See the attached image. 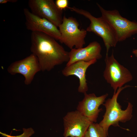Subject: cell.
<instances>
[{
	"instance_id": "1",
	"label": "cell",
	"mask_w": 137,
	"mask_h": 137,
	"mask_svg": "<svg viewBox=\"0 0 137 137\" xmlns=\"http://www.w3.org/2000/svg\"><path fill=\"white\" fill-rule=\"evenodd\" d=\"M30 50L37 57L41 71H49L69 60V52L56 40L42 32H32Z\"/></svg>"
},
{
	"instance_id": "2",
	"label": "cell",
	"mask_w": 137,
	"mask_h": 137,
	"mask_svg": "<svg viewBox=\"0 0 137 137\" xmlns=\"http://www.w3.org/2000/svg\"><path fill=\"white\" fill-rule=\"evenodd\" d=\"M130 87L129 85H126L118 88L116 93H113L112 97L108 98L103 104L106 108V111L103 119L99 124L108 133L109 128L111 126H119V122H126L130 120L132 117V104L129 102L126 109L123 110L117 101L120 92L125 89Z\"/></svg>"
},
{
	"instance_id": "3",
	"label": "cell",
	"mask_w": 137,
	"mask_h": 137,
	"mask_svg": "<svg viewBox=\"0 0 137 137\" xmlns=\"http://www.w3.org/2000/svg\"><path fill=\"white\" fill-rule=\"evenodd\" d=\"M68 8L89 20L90 23L86 31L93 32L102 38L106 48V55H108L110 48L115 47L118 42L116 33L110 24L101 16L96 18L83 9L74 6Z\"/></svg>"
},
{
	"instance_id": "4",
	"label": "cell",
	"mask_w": 137,
	"mask_h": 137,
	"mask_svg": "<svg viewBox=\"0 0 137 137\" xmlns=\"http://www.w3.org/2000/svg\"><path fill=\"white\" fill-rule=\"evenodd\" d=\"M101 16L111 25L114 31L118 42H122L137 34V22L122 17L116 9L107 10L96 3Z\"/></svg>"
},
{
	"instance_id": "5",
	"label": "cell",
	"mask_w": 137,
	"mask_h": 137,
	"mask_svg": "<svg viewBox=\"0 0 137 137\" xmlns=\"http://www.w3.org/2000/svg\"><path fill=\"white\" fill-rule=\"evenodd\" d=\"M105 61L106 66L103 76L114 90V93H115L117 89L131 81L133 76L128 69L115 59L113 51L110 56L106 55Z\"/></svg>"
},
{
	"instance_id": "6",
	"label": "cell",
	"mask_w": 137,
	"mask_h": 137,
	"mask_svg": "<svg viewBox=\"0 0 137 137\" xmlns=\"http://www.w3.org/2000/svg\"><path fill=\"white\" fill-rule=\"evenodd\" d=\"M79 25L75 18H67L64 15L62 23L58 27L61 35L60 41L71 49L74 46L76 49L82 48L85 44V39L87 31L84 29H79Z\"/></svg>"
},
{
	"instance_id": "7",
	"label": "cell",
	"mask_w": 137,
	"mask_h": 137,
	"mask_svg": "<svg viewBox=\"0 0 137 137\" xmlns=\"http://www.w3.org/2000/svg\"><path fill=\"white\" fill-rule=\"evenodd\" d=\"M28 6L33 14L49 21L57 27L62 23L63 10L53 0H29Z\"/></svg>"
},
{
	"instance_id": "8",
	"label": "cell",
	"mask_w": 137,
	"mask_h": 137,
	"mask_svg": "<svg viewBox=\"0 0 137 137\" xmlns=\"http://www.w3.org/2000/svg\"><path fill=\"white\" fill-rule=\"evenodd\" d=\"M64 137H84L92 123L77 110L68 112L63 117Z\"/></svg>"
},
{
	"instance_id": "9",
	"label": "cell",
	"mask_w": 137,
	"mask_h": 137,
	"mask_svg": "<svg viewBox=\"0 0 137 137\" xmlns=\"http://www.w3.org/2000/svg\"><path fill=\"white\" fill-rule=\"evenodd\" d=\"M7 71L11 75H22L25 78V84L28 85L31 83L36 74L41 70L37 57L32 53L22 59L12 63L8 67Z\"/></svg>"
},
{
	"instance_id": "10",
	"label": "cell",
	"mask_w": 137,
	"mask_h": 137,
	"mask_svg": "<svg viewBox=\"0 0 137 137\" xmlns=\"http://www.w3.org/2000/svg\"><path fill=\"white\" fill-rule=\"evenodd\" d=\"M23 12L25 25L28 30L32 32L44 33L60 41L61 34L55 25L47 20L33 14L26 8L24 9Z\"/></svg>"
},
{
	"instance_id": "11",
	"label": "cell",
	"mask_w": 137,
	"mask_h": 137,
	"mask_svg": "<svg viewBox=\"0 0 137 137\" xmlns=\"http://www.w3.org/2000/svg\"><path fill=\"white\" fill-rule=\"evenodd\" d=\"M84 94V97L79 102L77 110L91 122L95 123L99 113L102 110V109H99V107L104 103L108 94L106 93L97 97L94 93L87 94L85 93Z\"/></svg>"
},
{
	"instance_id": "12",
	"label": "cell",
	"mask_w": 137,
	"mask_h": 137,
	"mask_svg": "<svg viewBox=\"0 0 137 137\" xmlns=\"http://www.w3.org/2000/svg\"><path fill=\"white\" fill-rule=\"evenodd\" d=\"M71 49L69 52V60L66 66L79 61L88 62L95 59H99L102 57L100 45L96 41L91 42L85 47Z\"/></svg>"
},
{
	"instance_id": "13",
	"label": "cell",
	"mask_w": 137,
	"mask_h": 137,
	"mask_svg": "<svg viewBox=\"0 0 137 137\" xmlns=\"http://www.w3.org/2000/svg\"><path fill=\"white\" fill-rule=\"evenodd\" d=\"M97 60L95 59L88 62L79 61L76 62L68 66H66L62 70V73L66 77L71 75L77 77L79 81L78 91L84 94L88 90L86 78V71L88 67L96 63Z\"/></svg>"
},
{
	"instance_id": "14",
	"label": "cell",
	"mask_w": 137,
	"mask_h": 137,
	"mask_svg": "<svg viewBox=\"0 0 137 137\" xmlns=\"http://www.w3.org/2000/svg\"><path fill=\"white\" fill-rule=\"evenodd\" d=\"M108 133L99 124L91 123L84 137H107Z\"/></svg>"
},
{
	"instance_id": "15",
	"label": "cell",
	"mask_w": 137,
	"mask_h": 137,
	"mask_svg": "<svg viewBox=\"0 0 137 137\" xmlns=\"http://www.w3.org/2000/svg\"><path fill=\"white\" fill-rule=\"evenodd\" d=\"M24 129V130L23 129L24 131V133L22 135L16 136H10L6 134L2 133L1 132L0 133L3 135H5V136L8 137H30V136L34 133V131L31 128H29L28 129Z\"/></svg>"
},
{
	"instance_id": "16",
	"label": "cell",
	"mask_w": 137,
	"mask_h": 137,
	"mask_svg": "<svg viewBox=\"0 0 137 137\" xmlns=\"http://www.w3.org/2000/svg\"><path fill=\"white\" fill-rule=\"evenodd\" d=\"M68 2L67 0H56L55 3L57 7L60 9L63 10L68 8Z\"/></svg>"
},
{
	"instance_id": "17",
	"label": "cell",
	"mask_w": 137,
	"mask_h": 137,
	"mask_svg": "<svg viewBox=\"0 0 137 137\" xmlns=\"http://www.w3.org/2000/svg\"><path fill=\"white\" fill-rule=\"evenodd\" d=\"M18 1L17 0H0V4H5L7 3H15Z\"/></svg>"
},
{
	"instance_id": "18",
	"label": "cell",
	"mask_w": 137,
	"mask_h": 137,
	"mask_svg": "<svg viewBox=\"0 0 137 137\" xmlns=\"http://www.w3.org/2000/svg\"><path fill=\"white\" fill-rule=\"evenodd\" d=\"M132 53L135 57H137V49H133Z\"/></svg>"
},
{
	"instance_id": "19",
	"label": "cell",
	"mask_w": 137,
	"mask_h": 137,
	"mask_svg": "<svg viewBox=\"0 0 137 137\" xmlns=\"http://www.w3.org/2000/svg\"></svg>"
}]
</instances>
